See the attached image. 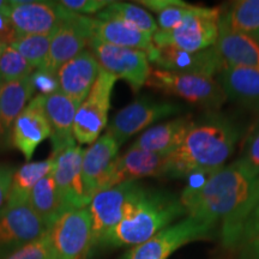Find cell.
<instances>
[{"label": "cell", "mask_w": 259, "mask_h": 259, "mask_svg": "<svg viewBox=\"0 0 259 259\" xmlns=\"http://www.w3.org/2000/svg\"><path fill=\"white\" fill-rule=\"evenodd\" d=\"M54 160L52 157L40 162H27L17 170H15L6 203L29 202L31 190L48 174L52 173Z\"/></svg>", "instance_id": "83f0119b"}, {"label": "cell", "mask_w": 259, "mask_h": 259, "mask_svg": "<svg viewBox=\"0 0 259 259\" xmlns=\"http://www.w3.org/2000/svg\"><path fill=\"white\" fill-rule=\"evenodd\" d=\"M145 85L178 96L204 108L216 109L227 100L221 84L218 80L212 77L200 74L169 72L158 69L151 70Z\"/></svg>", "instance_id": "5b68a950"}, {"label": "cell", "mask_w": 259, "mask_h": 259, "mask_svg": "<svg viewBox=\"0 0 259 259\" xmlns=\"http://www.w3.org/2000/svg\"><path fill=\"white\" fill-rule=\"evenodd\" d=\"M221 14V8H213L210 14L187 19L170 30L158 29L153 35L154 46L185 52H199L213 47L219 37Z\"/></svg>", "instance_id": "30bf717a"}, {"label": "cell", "mask_w": 259, "mask_h": 259, "mask_svg": "<svg viewBox=\"0 0 259 259\" xmlns=\"http://www.w3.org/2000/svg\"><path fill=\"white\" fill-rule=\"evenodd\" d=\"M220 84L227 99L247 107H259V70L226 66Z\"/></svg>", "instance_id": "d4e9b609"}, {"label": "cell", "mask_w": 259, "mask_h": 259, "mask_svg": "<svg viewBox=\"0 0 259 259\" xmlns=\"http://www.w3.org/2000/svg\"><path fill=\"white\" fill-rule=\"evenodd\" d=\"M168 163L169 155L149 153L131 147L124 155L116 157L105 190L142 178L167 177Z\"/></svg>", "instance_id": "d6986e66"}, {"label": "cell", "mask_w": 259, "mask_h": 259, "mask_svg": "<svg viewBox=\"0 0 259 259\" xmlns=\"http://www.w3.org/2000/svg\"><path fill=\"white\" fill-rule=\"evenodd\" d=\"M50 259H87L94 247L89 208L67 210L48 229Z\"/></svg>", "instance_id": "277c9868"}, {"label": "cell", "mask_w": 259, "mask_h": 259, "mask_svg": "<svg viewBox=\"0 0 259 259\" xmlns=\"http://www.w3.org/2000/svg\"><path fill=\"white\" fill-rule=\"evenodd\" d=\"M29 204L48 229L67 211L52 173L42 178L34 186L29 196Z\"/></svg>", "instance_id": "4316f807"}, {"label": "cell", "mask_w": 259, "mask_h": 259, "mask_svg": "<svg viewBox=\"0 0 259 259\" xmlns=\"http://www.w3.org/2000/svg\"><path fill=\"white\" fill-rule=\"evenodd\" d=\"M2 45H3V44H2V42H0V46H2ZM4 46H5V45H4Z\"/></svg>", "instance_id": "7bdbcfd3"}, {"label": "cell", "mask_w": 259, "mask_h": 259, "mask_svg": "<svg viewBox=\"0 0 259 259\" xmlns=\"http://www.w3.org/2000/svg\"><path fill=\"white\" fill-rule=\"evenodd\" d=\"M31 82L34 89L42 96H48L59 92V82L56 74L46 72L45 70H36L31 74Z\"/></svg>", "instance_id": "8d00e7d4"}, {"label": "cell", "mask_w": 259, "mask_h": 259, "mask_svg": "<svg viewBox=\"0 0 259 259\" xmlns=\"http://www.w3.org/2000/svg\"><path fill=\"white\" fill-rule=\"evenodd\" d=\"M216 225L186 216L143 244L134 246L122 259H168L189 242L210 238Z\"/></svg>", "instance_id": "52a82bcc"}, {"label": "cell", "mask_w": 259, "mask_h": 259, "mask_svg": "<svg viewBox=\"0 0 259 259\" xmlns=\"http://www.w3.org/2000/svg\"><path fill=\"white\" fill-rule=\"evenodd\" d=\"M89 51L99 63L100 69L128 83L134 92L145 85L151 72L147 53L138 50L113 46L92 38Z\"/></svg>", "instance_id": "9c48e42d"}, {"label": "cell", "mask_w": 259, "mask_h": 259, "mask_svg": "<svg viewBox=\"0 0 259 259\" xmlns=\"http://www.w3.org/2000/svg\"><path fill=\"white\" fill-rule=\"evenodd\" d=\"M215 48L226 66L259 70V42L253 36L229 30L219 22Z\"/></svg>", "instance_id": "7402d4cb"}, {"label": "cell", "mask_w": 259, "mask_h": 259, "mask_svg": "<svg viewBox=\"0 0 259 259\" xmlns=\"http://www.w3.org/2000/svg\"><path fill=\"white\" fill-rule=\"evenodd\" d=\"M83 155V149L73 144L50 156L54 160L52 176L67 210L83 209L90 204L82 178Z\"/></svg>", "instance_id": "9a60e30c"}, {"label": "cell", "mask_w": 259, "mask_h": 259, "mask_svg": "<svg viewBox=\"0 0 259 259\" xmlns=\"http://www.w3.org/2000/svg\"><path fill=\"white\" fill-rule=\"evenodd\" d=\"M100 21H109L115 19L134 27L138 30L153 35L158 30L157 22L155 21L144 8L137 4H130L122 2H112L111 4L103 9L101 12L96 15Z\"/></svg>", "instance_id": "f1b7e54d"}, {"label": "cell", "mask_w": 259, "mask_h": 259, "mask_svg": "<svg viewBox=\"0 0 259 259\" xmlns=\"http://www.w3.org/2000/svg\"><path fill=\"white\" fill-rule=\"evenodd\" d=\"M34 67L17 51L6 46L0 54V79L10 82L29 77L34 73Z\"/></svg>", "instance_id": "d6a6232c"}, {"label": "cell", "mask_w": 259, "mask_h": 259, "mask_svg": "<svg viewBox=\"0 0 259 259\" xmlns=\"http://www.w3.org/2000/svg\"><path fill=\"white\" fill-rule=\"evenodd\" d=\"M51 35H16L10 42L12 47L31 65L34 69L42 70L46 64L51 46Z\"/></svg>", "instance_id": "1f68e13d"}, {"label": "cell", "mask_w": 259, "mask_h": 259, "mask_svg": "<svg viewBox=\"0 0 259 259\" xmlns=\"http://www.w3.org/2000/svg\"><path fill=\"white\" fill-rule=\"evenodd\" d=\"M113 74L100 69L87 99L80 103L73 124V137L79 144H93L107 126L111 109V97L115 82Z\"/></svg>", "instance_id": "ba28073f"}, {"label": "cell", "mask_w": 259, "mask_h": 259, "mask_svg": "<svg viewBox=\"0 0 259 259\" xmlns=\"http://www.w3.org/2000/svg\"><path fill=\"white\" fill-rule=\"evenodd\" d=\"M78 107V103L60 90L44 96V109L52 128V154H57L64 148L76 144L73 124Z\"/></svg>", "instance_id": "44dd1931"}, {"label": "cell", "mask_w": 259, "mask_h": 259, "mask_svg": "<svg viewBox=\"0 0 259 259\" xmlns=\"http://www.w3.org/2000/svg\"><path fill=\"white\" fill-rule=\"evenodd\" d=\"M220 23L232 31L254 36L259 32V0H239L221 14Z\"/></svg>", "instance_id": "f546056e"}, {"label": "cell", "mask_w": 259, "mask_h": 259, "mask_svg": "<svg viewBox=\"0 0 259 259\" xmlns=\"http://www.w3.org/2000/svg\"><path fill=\"white\" fill-rule=\"evenodd\" d=\"M193 122L189 116H183L153 126L139 136L132 148L149 153L170 155L186 137Z\"/></svg>", "instance_id": "603a6c76"}, {"label": "cell", "mask_w": 259, "mask_h": 259, "mask_svg": "<svg viewBox=\"0 0 259 259\" xmlns=\"http://www.w3.org/2000/svg\"><path fill=\"white\" fill-rule=\"evenodd\" d=\"M2 83H3V80H2V79H0V87H2Z\"/></svg>", "instance_id": "b9f144b4"}, {"label": "cell", "mask_w": 259, "mask_h": 259, "mask_svg": "<svg viewBox=\"0 0 259 259\" xmlns=\"http://www.w3.org/2000/svg\"><path fill=\"white\" fill-rule=\"evenodd\" d=\"M259 190L254 177L240 160L212 171L202 185L185 187L180 202L186 216L218 226L222 225L226 247L234 248L241 225Z\"/></svg>", "instance_id": "6da1fadb"}, {"label": "cell", "mask_w": 259, "mask_h": 259, "mask_svg": "<svg viewBox=\"0 0 259 259\" xmlns=\"http://www.w3.org/2000/svg\"><path fill=\"white\" fill-rule=\"evenodd\" d=\"M100 73V66L90 51L84 50L57 72L59 90L80 106L89 95Z\"/></svg>", "instance_id": "ffe728a7"}, {"label": "cell", "mask_w": 259, "mask_h": 259, "mask_svg": "<svg viewBox=\"0 0 259 259\" xmlns=\"http://www.w3.org/2000/svg\"><path fill=\"white\" fill-rule=\"evenodd\" d=\"M186 215L180 198L167 191L145 189L103 245L137 246Z\"/></svg>", "instance_id": "3957f363"}, {"label": "cell", "mask_w": 259, "mask_h": 259, "mask_svg": "<svg viewBox=\"0 0 259 259\" xmlns=\"http://www.w3.org/2000/svg\"><path fill=\"white\" fill-rule=\"evenodd\" d=\"M35 89L31 76L10 82H3L0 87V132L8 131L16 118L31 101Z\"/></svg>", "instance_id": "484cf974"}, {"label": "cell", "mask_w": 259, "mask_h": 259, "mask_svg": "<svg viewBox=\"0 0 259 259\" xmlns=\"http://www.w3.org/2000/svg\"><path fill=\"white\" fill-rule=\"evenodd\" d=\"M6 46H4V45H2V46H0V54H2V52H3V50H4Z\"/></svg>", "instance_id": "60d3db41"}, {"label": "cell", "mask_w": 259, "mask_h": 259, "mask_svg": "<svg viewBox=\"0 0 259 259\" xmlns=\"http://www.w3.org/2000/svg\"><path fill=\"white\" fill-rule=\"evenodd\" d=\"M51 135L52 128L44 109V96L37 95L12 124V145L29 161L38 145L50 138Z\"/></svg>", "instance_id": "e0dca14e"}, {"label": "cell", "mask_w": 259, "mask_h": 259, "mask_svg": "<svg viewBox=\"0 0 259 259\" xmlns=\"http://www.w3.org/2000/svg\"><path fill=\"white\" fill-rule=\"evenodd\" d=\"M95 21V18L71 11L52 32L50 52L42 70L57 76V72L64 64L83 52L94 37Z\"/></svg>", "instance_id": "7c38bea8"}, {"label": "cell", "mask_w": 259, "mask_h": 259, "mask_svg": "<svg viewBox=\"0 0 259 259\" xmlns=\"http://www.w3.org/2000/svg\"><path fill=\"white\" fill-rule=\"evenodd\" d=\"M240 138L234 122L223 115L210 114L194 121L181 144L169 155V178L212 173L225 166Z\"/></svg>", "instance_id": "7a4b0ae2"}, {"label": "cell", "mask_w": 259, "mask_h": 259, "mask_svg": "<svg viewBox=\"0 0 259 259\" xmlns=\"http://www.w3.org/2000/svg\"><path fill=\"white\" fill-rule=\"evenodd\" d=\"M93 38L113 46L142 51L147 53L149 59L156 51L151 35L115 19L100 21L96 18Z\"/></svg>", "instance_id": "cb8c5ba5"}, {"label": "cell", "mask_w": 259, "mask_h": 259, "mask_svg": "<svg viewBox=\"0 0 259 259\" xmlns=\"http://www.w3.org/2000/svg\"><path fill=\"white\" fill-rule=\"evenodd\" d=\"M10 6H11V3L10 2H3V0H0V15L8 16Z\"/></svg>", "instance_id": "f35d334b"}, {"label": "cell", "mask_w": 259, "mask_h": 259, "mask_svg": "<svg viewBox=\"0 0 259 259\" xmlns=\"http://www.w3.org/2000/svg\"><path fill=\"white\" fill-rule=\"evenodd\" d=\"M158 70L178 73L200 74L212 77L221 73L226 65L219 56L215 46L199 52H185L174 48H156L149 59Z\"/></svg>", "instance_id": "2e32d148"}, {"label": "cell", "mask_w": 259, "mask_h": 259, "mask_svg": "<svg viewBox=\"0 0 259 259\" xmlns=\"http://www.w3.org/2000/svg\"><path fill=\"white\" fill-rule=\"evenodd\" d=\"M144 190L141 184L128 181L100 191L94 196L88 206L93 223L94 247L103 245L109 233L121 222Z\"/></svg>", "instance_id": "8992f818"}, {"label": "cell", "mask_w": 259, "mask_h": 259, "mask_svg": "<svg viewBox=\"0 0 259 259\" xmlns=\"http://www.w3.org/2000/svg\"><path fill=\"white\" fill-rule=\"evenodd\" d=\"M47 231L29 202L5 203L0 209V259L36 240Z\"/></svg>", "instance_id": "8fae6325"}, {"label": "cell", "mask_w": 259, "mask_h": 259, "mask_svg": "<svg viewBox=\"0 0 259 259\" xmlns=\"http://www.w3.org/2000/svg\"><path fill=\"white\" fill-rule=\"evenodd\" d=\"M107 0H63L59 4L78 15H97L111 4Z\"/></svg>", "instance_id": "e575fe53"}, {"label": "cell", "mask_w": 259, "mask_h": 259, "mask_svg": "<svg viewBox=\"0 0 259 259\" xmlns=\"http://www.w3.org/2000/svg\"><path fill=\"white\" fill-rule=\"evenodd\" d=\"M239 160L254 177L259 178V127L248 139L244 154Z\"/></svg>", "instance_id": "d590c367"}, {"label": "cell", "mask_w": 259, "mask_h": 259, "mask_svg": "<svg viewBox=\"0 0 259 259\" xmlns=\"http://www.w3.org/2000/svg\"><path fill=\"white\" fill-rule=\"evenodd\" d=\"M8 18L16 35H51L70 15L59 2H10Z\"/></svg>", "instance_id": "5bb4252c"}, {"label": "cell", "mask_w": 259, "mask_h": 259, "mask_svg": "<svg viewBox=\"0 0 259 259\" xmlns=\"http://www.w3.org/2000/svg\"><path fill=\"white\" fill-rule=\"evenodd\" d=\"M120 148L118 142L106 132L84 150L82 162V178L84 190L92 202L94 196L105 190L107 179L111 173Z\"/></svg>", "instance_id": "ac0fdd59"}, {"label": "cell", "mask_w": 259, "mask_h": 259, "mask_svg": "<svg viewBox=\"0 0 259 259\" xmlns=\"http://www.w3.org/2000/svg\"><path fill=\"white\" fill-rule=\"evenodd\" d=\"M15 169L9 166H0V209L5 205L8 194L11 186Z\"/></svg>", "instance_id": "74e56055"}, {"label": "cell", "mask_w": 259, "mask_h": 259, "mask_svg": "<svg viewBox=\"0 0 259 259\" xmlns=\"http://www.w3.org/2000/svg\"><path fill=\"white\" fill-rule=\"evenodd\" d=\"M253 37H254V38H255V40H257V41H258V42H259V32H257V34H255V35H254V36H253Z\"/></svg>", "instance_id": "ab89813d"}, {"label": "cell", "mask_w": 259, "mask_h": 259, "mask_svg": "<svg viewBox=\"0 0 259 259\" xmlns=\"http://www.w3.org/2000/svg\"><path fill=\"white\" fill-rule=\"evenodd\" d=\"M4 259H50L48 231L36 240L25 245Z\"/></svg>", "instance_id": "836d02e7"}, {"label": "cell", "mask_w": 259, "mask_h": 259, "mask_svg": "<svg viewBox=\"0 0 259 259\" xmlns=\"http://www.w3.org/2000/svg\"><path fill=\"white\" fill-rule=\"evenodd\" d=\"M234 248L242 259H259V190L242 222Z\"/></svg>", "instance_id": "4dcf8cb0"}, {"label": "cell", "mask_w": 259, "mask_h": 259, "mask_svg": "<svg viewBox=\"0 0 259 259\" xmlns=\"http://www.w3.org/2000/svg\"><path fill=\"white\" fill-rule=\"evenodd\" d=\"M180 112L181 107L176 103L158 102L148 97H142L116 113L109 122L107 134L111 135L119 145H121L137 132H141L161 119L176 115Z\"/></svg>", "instance_id": "4fadbf2b"}]
</instances>
